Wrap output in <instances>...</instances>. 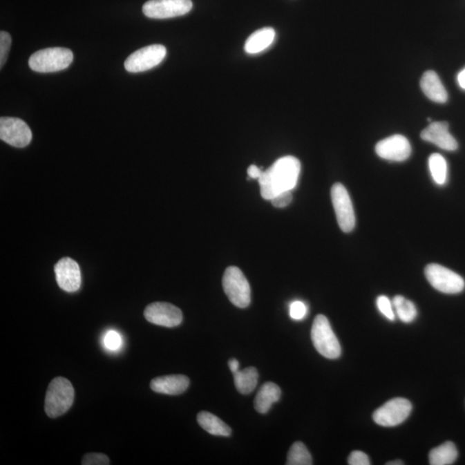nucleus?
<instances>
[{
  "mask_svg": "<svg viewBox=\"0 0 465 465\" xmlns=\"http://www.w3.org/2000/svg\"><path fill=\"white\" fill-rule=\"evenodd\" d=\"M411 412L410 401L405 398H394L374 412L373 419L377 425L392 428L406 421Z\"/></svg>",
  "mask_w": 465,
  "mask_h": 465,
  "instance_id": "nucleus-8",
  "label": "nucleus"
},
{
  "mask_svg": "<svg viewBox=\"0 0 465 465\" xmlns=\"http://www.w3.org/2000/svg\"><path fill=\"white\" fill-rule=\"evenodd\" d=\"M82 465H108L110 464V459L106 454L103 453H87L84 456Z\"/></svg>",
  "mask_w": 465,
  "mask_h": 465,
  "instance_id": "nucleus-29",
  "label": "nucleus"
},
{
  "mask_svg": "<svg viewBox=\"0 0 465 465\" xmlns=\"http://www.w3.org/2000/svg\"><path fill=\"white\" fill-rule=\"evenodd\" d=\"M311 340L317 352L325 358L335 359L341 355V347L328 318L318 314L311 330Z\"/></svg>",
  "mask_w": 465,
  "mask_h": 465,
  "instance_id": "nucleus-3",
  "label": "nucleus"
},
{
  "mask_svg": "<svg viewBox=\"0 0 465 465\" xmlns=\"http://www.w3.org/2000/svg\"><path fill=\"white\" fill-rule=\"evenodd\" d=\"M375 150L380 158L397 162L408 160L412 153L410 142L401 135H391L377 142Z\"/></svg>",
  "mask_w": 465,
  "mask_h": 465,
  "instance_id": "nucleus-13",
  "label": "nucleus"
},
{
  "mask_svg": "<svg viewBox=\"0 0 465 465\" xmlns=\"http://www.w3.org/2000/svg\"><path fill=\"white\" fill-rule=\"evenodd\" d=\"M223 291L234 306L245 309L251 303L249 283L243 272L236 267L226 269L222 278Z\"/></svg>",
  "mask_w": 465,
  "mask_h": 465,
  "instance_id": "nucleus-5",
  "label": "nucleus"
},
{
  "mask_svg": "<svg viewBox=\"0 0 465 465\" xmlns=\"http://www.w3.org/2000/svg\"><path fill=\"white\" fill-rule=\"evenodd\" d=\"M234 384L240 394L247 395L253 392L256 388L258 372L254 367H247L243 370L234 373Z\"/></svg>",
  "mask_w": 465,
  "mask_h": 465,
  "instance_id": "nucleus-22",
  "label": "nucleus"
},
{
  "mask_svg": "<svg viewBox=\"0 0 465 465\" xmlns=\"http://www.w3.org/2000/svg\"><path fill=\"white\" fill-rule=\"evenodd\" d=\"M55 272L59 287L63 291L70 293L79 291L82 286V272L75 260L62 258L55 265Z\"/></svg>",
  "mask_w": 465,
  "mask_h": 465,
  "instance_id": "nucleus-14",
  "label": "nucleus"
},
{
  "mask_svg": "<svg viewBox=\"0 0 465 465\" xmlns=\"http://www.w3.org/2000/svg\"><path fill=\"white\" fill-rule=\"evenodd\" d=\"M395 312L404 323H411L417 317L418 311L411 301L403 296H396L392 300Z\"/></svg>",
  "mask_w": 465,
  "mask_h": 465,
  "instance_id": "nucleus-23",
  "label": "nucleus"
},
{
  "mask_svg": "<svg viewBox=\"0 0 465 465\" xmlns=\"http://www.w3.org/2000/svg\"><path fill=\"white\" fill-rule=\"evenodd\" d=\"M104 343L106 349L109 351H118L122 345V339L121 334L115 330L107 332L104 339Z\"/></svg>",
  "mask_w": 465,
  "mask_h": 465,
  "instance_id": "nucleus-28",
  "label": "nucleus"
},
{
  "mask_svg": "<svg viewBox=\"0 0 465 465\" xmlns=\"http://www.w3.org/2000/svg\"><path fill=\"white\" fill-rule=\"evenodd\" d=\"M281 390L277 384L267 382L261 386L255 397L254 408L260 414H267L272 405L281 399Z\"/></svg>",
  "mask_w": 465,
  "mask_h": 465,
  "instance_id": "nucleus-18",
  "label": "nucleus"
},
{
  "mask_svg": "<svg viewBox=\"0 0 465 465\" xmlns=\"http://www.w3.org/2000/svg\"><path fill=\"white\" fill-rule=\"evenodd\" d=\"M377 307L379 312L383 316L387 318L389 321H395L396 319V314H395L393 303L390 300L389 297L386 296H380L377 299Z\"/></svg>",
  "mask_w": 465,
  "mask_h": 465,
  "instance_id": "nucleus-26",
  "label": "nucleus"
},
{
  "mask_svg": "<svg viewBox=\"0 0 465 465\" xmlns=\"http://www.w3.org/2000/svg\"><path fill=\"white\" fill-rule=\"evenodd\" d=\"M421 138L431 142L446 151H455L459 148L456 139L449 132V124L446 122H433L423 129Z\"/></svg>",
  "mask_w": 465,
  "mask_h": 465,
  "instance_id": "nucleus-15",
  "label": "nucleus"
},
{
  "mask_svg": "<svg viewBox=\"0 0 465 465\" xmlns=\"http://www.w3.org/2000/svg\"><path fill=\"white\" fill-rule=\"evenodd\" d=\"M425 275L430 285L442 293L459 294L465 288V282L460 275L438 264L426 265Z\"/></svg>",
  "mask_w": 465,
  "mask_h": 465,
  "instance_id": "nucleus-6",
  "label": "nucleus"
},
{
  "mask_svg": "<svg viewBox=\"0 0 465 465\" xmlns=\"http://www.w3.org/2000/svg\"><path fill=\"white\" fill-rule=\"evenodd\" d=\"M331 198L339 226L345 233L352 232L356 225V216L351 198L343 184L336 183L331 189Z\"/></svg>",
  "mask_w": 465,
  "mask_h": 465,
  "instance_id": "nucleus-7",
  "label": "nucleus"
},
{
  "mask_svg": "<svg viewBox=\"0 0 465 465\" xmlns=\"http://www.w3.org/2000/svg\"><path fill=\"white\" fill-rule=\"evenodd\" d=\"M191 9V0H149L142 7L144 15L155 19L183 16Z\"/></svg>",
  "mask_w": 465,
  "mask_h": 465,
  "instance_id": "nucleus-10",
  "label": "nucleus"
},
{
  "mask_svg": "<svg viewBox=\"0 0 465 465\" xmlns=\"http://www.w3.org/2000/svg\"><path fill=\"white\" fill-rule=\"evenodd\" d=\"M388 465H401L404 464L400 460H397V461H393V462H390L387 464Z\"/></svg>",
  "mask_w": 465,
  "mask_h": 465,
  "instance_id": "nucleus-36",
  "label": "nucleus"
},
{
  "mask_svg": "<svg viewBox=\"0 0 465 465\" xmlns=\"http://www.w3.org/2000/svg\"><path fill=\"white\" fill-rule=\"evenodd\" d=\"M190 379L184 375H167L155 377L150 383V388L156 393L177 396L187 391Z\"/></svg>",
  "mask_w": 465,
  "mask_h": 465,
  "instance_id": "nucleus-16",
  "label": "nucleus"
},
{
  "mask_svg": "<svg viewBox=\"0 0 465 465\" xmlns=\"http://www.w3.org/2000/svg\"><path fill=\"white\" fill-rule=\"evenodd\" d=\"M73 61V52L66 48H48L31 55L29 66L37 73H54L68 68Z\"/></svg>",
  "mask_w": 465,
  "mask_h": 465,
  "instance_id": "nucleus-4",
  "label": "nucleus"
},
{
  "mask_svg": "<svg viewBox=\"0 0 465 465\" xmlns=\"http://www.w3.org/2000/svg\"><path fill=\"white\" fill-rule=\"evenodd\" d=\"M262 171L260 169H258L257 166L255 165H251L249 167H248L247 169V174L249 178H248V180H250V178H254V180H258L260 177L261 176Z\"/></svg>",
  "mask_w": 465,
  "mask_h": 465,
  "instance_id": "nucleus-33",
  "label": "nucleus"
},
{
  "mask_svg": "<svg viewBox=\"0 0 465 465\" xmlns=\"http://www.w3.org/2000/svg\"><path fill=\"white\" fill-rule=\"evenodd\" d=\"M307 314L306 304L301 301H295L290 306V316L293 320L301 321L304 319Z\"/></svg>",
  "mask_w": 465,
  "mask_h": 465,
  "instance_id": "nucleus-30",
  "label": "nucleus"
},
{
  "mask_svg": "<svg viewBox=\"0 0 465 465\" xmlns=\"http://www.w3.org/2000/svg\"><path fill=\"white\" fill-rule=\"evenodd\" d=\"M288 465H311L313 464L312 457L303 442H297L293 444L289 450Z\"/></svg>",
  "mask_w": 465,
  "mask_h": 465,
  "instance_id": "nucleus-25",
  "label": "nucleus"
},
{
  "mask_svg": "<svg viewBox=\"0 0 465 465\" xmlns=\"http://www.w3.org/2000/svg\"><path fill=\"white\" fill-rule=\"evenodd\" d=\"M459 456L456 446L447 442L435 447L429 453V464L431 465H450L455 463Z\"/></svg>",
  "mask_w": 465,
  "mask_h": 465,
  "instance_id": "nucleus-21",
  "label": "nucleus"
},
{
  "mask_svg": "<svg viewBox=\"0 0 465 465\" xmlns=\"http://www.w3.org/2000/svg\"><path fill=\"white\" fill-rule=\"evenodd\" d=\"M167 55V48L160 44L150 45L129 55L124 68L129 73L145 72L158 66Z\"/></svg>",
  "mask_w": 465,
  "mask_h": 465,
  "instance_id": "nucleus-9",
  "label": "nucleus"
},
{
  "mask_svg": "<svg viewBox=\"0 0 465 465\" xmlns=\"http://www.w3.org/2000/svg\"><path fill=\"white\" fill-rule=\"evenodd\" d=\"M428 165L433 181L439 185L445 184L448 178V165L446 159L439 153H433L429 157Z\"/></svg>",
  "mask_w": 465,
  "mask_h": 465,
  "instance_id": "nucleus-24",
  "label": "nucleus"
},
{
  "mask_svg": "<svg viewBox=\"0 0 465 465\" xmlns=\"http://www.w3.org/2000/svg\"><path fill=\"white\" fill-rule=\"evenodd\" d=\"M75 400V389L65 377H55L48 387L44 410L48 417H59L72 407Z\"/></svg>",
  "mask_w": 465,
  "mask_h": 465,
  "instance_id": "nucleus-2",
  "label": "nucleus"
},
{
  "mask_svg": "<svg viewBox=\"0 0 465 465\" xmlns=\"http://www.w3.org/2000/svg\"><path fill=\"white\" fill-rule=\"evenodd\" d=\"M146 320L150 323L166 328H175L183 321V314L178 307L169 303H153L144 310Z\"/></svg>",
  "mask_w": 465,
  "mask_h": 465,
  "instance_id": "nucleus-12",
  "label": "nucleus"
},
{
  "mask_svg": "<svg viewBox=\"0 0 465 465\" xmlns=\"http://www.w3.org/2000/svg\"><path fill=\"white\" fill-rule=\"evenodd\" d=\"M457 80L461 88L465 91V68L457 75Z\"/></svg>",
  "mask_w": 465,
  "mask_h": 465,
  "instance_id": "nucleus-35",
  "label": "nucleus"
},
{
  "mask_svg": "<svg viewBox=\"0 0 465 465\" xmlns=\"http://www.w3.org/2000/svg\"><path fill=\"white\" fill-rule=\"evenodd\" d=\"M293 199L292 191L282 192L272 199V205L276 208H285L291 204Z\"/></svg>",
  "mask_w": 465,
  "mask_h": 465,
  "instance_id": "nucleus-31",
  "label": "nucleus"
},
{
  "mask_svg": "<svg viewBox=\"0 0 465 465\" xmlns=\"http://www.w3.org/2000/svg\"><path fill=\"white\" fill-rule=\"evenodd\" d=\"M12 44V37L6 31L0 32V68L6 64L7 57H8L9 51Z\"/></svg>",
  "mask_w": 465,
  "mask_h": 465,
  "instance_id": "nucleus-27",
  "label": "nucleus"
},
{
  "mask_svg": "<svg viewBox=\"0 0 465 465\" xmlns=\"http://www.w3.org/2000/svg\"><path fill=\"white\" fill-rule=\"evenodd\" d=\"M421 87L425 95L433 102L445 104L448 100V93L435 72L428 71L423 75Z\"/></svg>",
  "mask_w": 465,
  "mask_h": 465,
  "instance_id": "nucleus-17",
  "label": "nucleus"
},
{
  "mask_svg": "<svg viewBox=\"0 0 465 465\" xmlns=\"http://www.w3.org/2000/svg\"><path fill=\"white\" fill-rule=\"evenodd\" d=\"M275 36V30L272 28L267 27L258 30L248 37L245 44V51L249 55L260 53L271 46L274 41Z\"/></svg>",
  "mask_w": 465,
  "mask_h": 465,
  "instance_id": "nucleus-19",
  "label": "nucleus"
},
{
  "mask_svg": "<svg viewBox=\"0 0 465 465\" xmlns=\"http://www.w3.org/2000/svg\"><path fill=\"white\" fill-rule=\"evenodd\" d=\"M197 419L199 426L211 435L222 437L231 435L232 429L230 426L211 412L202 411L198 415Z\"/></svg>",
  "mask_w": 465,
  "mask_h": 465,
  "instance_id": "nucleus-20",
  "label": "nucleus"
},
{
  "mask_svg": "<svg viewBox=\"0 0 465 465\" xmlns=\"http://www.w3.org/2000/svg\"><path fill=\"white\" fill-rule=\"evenodd\" d=\"M0 139L15 148H26L32 140V132L21 119L3 117L0 118Z\"/></svg>",
  "mask_w": 465,
  "mask_h": 465,
  "instance_id": "nucleus-11",
  "label": "nucleus"
},
{
  "mask_svg": "<svg viewBox=\"0 0 465 465\" xmlns=\"http://www.w3.org/2000/svg\"><path fill=\"white\" fill-rule=\"evenodd\" d=\"M348 464L350 465H370V461L365 453L354 450L350 454Z\"/></svg>",
  "mask_w": 465,
  "mask_h": 465,
  "instance_id": "nucleus-32",
  "label": "nucleus"
},
{
  "mask_svg": "<svg viewBox=\"0 0 465 465\" xmlns=\"http://www.w3.org/2000/svg\"><path fill=\"white\" fill-rule=\"evenodd\" d=\"M301 163L293 156H285L262 172L258 178L262 198L272 200L282 192L292 191L298 182Z\"/></svg>",
  "mask_w": 465,
  "mask_h": 465,
  "instance_id": "nucleus-1",
  "label": "nucleus"
},
{
  "mask_svg": "<svg viewBox=\"0 0 465 465\" xmlns=\"http://www.w3.org/2000/svg\"><path fill=\"white\" fill-rule=\"evenodd\" d=\"M229 367L233 374L236 373L238 370H240V363L236 359H230L229 361Z\"/></svg>",
  "mask_w": 465,
  "mask_h": 465,
  "instance_id": "nucleus-34",
  "label": "nucleus"
}]
</instances>
